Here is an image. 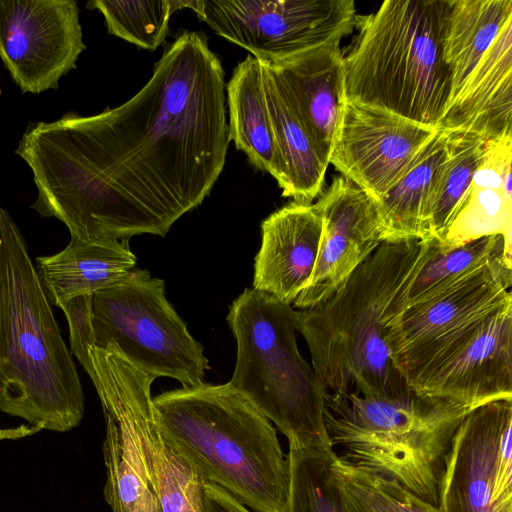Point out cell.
I'll list each match as a JSON object with an SVG mask.
<instances>
[{"label":"cell","mask_w":512,"mask_h":512,"mask_svg":"<svg viewBox=\"0 0 512 512\" xmlns=\"http://www.w3.org/2000/svg\"><path fill=\"white\" fill-rule=\"evenodd\" d=\"M511 162L512 136L485 141L481 162L441 243L493 235L512 241Z\"/></svg>","instance_id":"ffe728a7"},{"label":"cell","mask_w":512,"mask_h":512,"mask_svg":"<svg viewBox=\"0 0 512 512\" xmlns=\"http://www.w3.org/2000/svg\"><path fill=\"white\" fill-rule=\"evenodd\" d=\"M185 8L262 64L340 42L358 17L353 0H185Z\"/></svg>","instance_id":"9c48e42d"},{"label":"cell","mask_w":512,"mask_h":512,"mask_svg":"<svg viewBox=\"0 0 512 512\" xmlns=\"http://www.w3.org/2000/svg\"><path fill=\"white\" fill-rule=\"evenodd\" d=\"M335 482L344 512H439L397 481L333 458Z\"/></svg>","instance_id":"f1b7e54d"},{"label":"cell","mask_w":512,"mask_h":512,"mask_svg":"<svg viewBox=\"0 0 512 512\" xmlns=\"http://www.w3.org/2000/svg\"><path fill=\"white\" fill-rule=\"evenodd\" d=\"M512 264L494 259L407 305L391 326L392 361L415 347L440 339L512 300Z\"/></svg>","instance_id":"9a60e30c"},{"label":"cell","mask_w":512,"mask_h":512,"mask_svg":"<svg viewBox=\"0 0 512 512\" xmlns=\"http://www.w3.org/2000/svg\"><path fill=\"white\" fill-rule=\"evenodd\" d=\"M315 205L322 238L312 276L293 303L299 309L325 300L384 241L374 200L344 176L335 177Z\"/></svg>","instance_id":"5bb4252c"},{"label":"cell","mask_w":512,"mask_h":512,"mask_svg":"<svg viewBox=\"0 0 512 512\" xmlns=\"http://www.w3.org/2000/svg\"><path fill=\"white\" fill-rule=\"evenodd\" d=\"M509 19L512 0H450L442 43L451 75L450 101Z\"/></svg>","instance_id":"d4e9b609"},{"label":"cell","mask_w":512,"mask_h":512,"mask_svg":"<svg viewBox=\"0 0 512 512\" xmlns=\"http://www.w3.org/2000/svg\"><path fill=\"white\" fill-rule=\"evenodd\" d=\"M470 410L411 389L387 396L350 393L325 400L324 421L341 460L395 480L437 507L452 439Z\"/></svg>","instance_id":"8992f818"},{"label":"cell","mask_w":512,"mask_h":512,"mask_svg":"<svg viewBox=\"0 0 512 512\" xmlns=\"http://www.w3.org/2000/svg\"><path fill=\"white\" fill-rule=\"evenodd\" d=\"M224 71L201 31H179L148 82L115 108L29 125L15 153L33 174L32 209L83 242L164 237L197 208L229 147Z\"/></svg>","instance_id":"6da1fadb"},{"label":"cell","mask_w":512,"mask_h":512,"mask_svg":"<svg viewBox=\"0 0 512 512\" xmlns=\"http://www.w3.org/2000/svg\"><path fill=\"white\" fill-rule=\"evenodd\" d=\"M95 346L112 345L128 362L155 377L192 387L204 383L211 367L204 348L166 298L165 283L147 270L133 269L91 301Z\"/></svg>","instance_id":"ba28073f"},{"label":"cell","mask_w":512,"mask_h":512,"mask_svg":"<svg viewBox=\"0 0 512 512\" xmlns=\"http://www.w3.org/2000/svg\"><path fill=\"white\" fill-rule=\"evenodd\" d=\"M253 289L291 305L307 286L320 248L323 222L315 203L292 201L262 223Z\"/></svg>","instance_id":"e0dca14e"},{"label":"cell","mask_w":512,"mask_h":512,"mask_svg":"<svg viewBox=\"0 0 512 512\" xmlns=\"http://www.w3.org/2000/svg\"><path fill=\"white\" fill-rule=\"evenodd\" d=\"M101 390L127 417L155 485L161 512H203V482L194 468L164 440L157 425L148 375L118 351L102 353L95 363Z\"/></svg>","instance_id":"4fadbf2b"},{"label":"cell","mask_w":512,"mask_h":512,"mask_svg":"<svg viewBox=\"0 0 512 512\" xmlns=\"http://www.w3.org/2000/svg\"><path fill=\"white\" fill-rule=\"evenodd\" d=\"M449 131L439 128L411 168L375 202L384 241L430 240L425 207L430 187L447 148Z\"/></svg>","instance_id":"484cf974"},{"label":"cell","mask_w":512,"mask_h":512,"mask_svg":"<svg viewBox=\"0 0 512 512\" xmlns=\"http://www.w3.org/2000/svg\"><path fill=\"white\" fill-rule=\"evenodd\" d=\"M264 65L270 67L281 80L322 161L328 166L345 101L340 42Z\"/></svg>","instance_id":"ac0fdd59"},{"label":"cell","mask_w":512,"mask_h":512,"mask_svg":"<svg viewBox=\"0 0 512 512\" xmlns=\"http://www.w3.org/2000/svg\"><path fill=\"white\" fill-rule=\"evenodd\" d=\"M411 390L469 409L512 399V300L491 312L468 342Z\"/></svg>","instance_id":"2e32d148"},{"label":"cell","mask_w":512,"mask_h":512,"mask_svg":"<svg viewBox=\"0 0 512 512\" xmlns=\"http://www.w3.org/2000/svg\"><path fill=\"white\" fill-rule=\"evenodd\" d=\"M334 450L289 448L285 512H344L333 471Z\"/></svg>","instance_id":"f546056e"},{"label":"cell","mask_w":512,"mask_h":512,"mask_svg":"<svg viewBox=\"0 0 512 512\" xmlns=\"http://www.w3.org/2000/svg\"><path fill=\"white\" fill-rule=\"evenodd\" d=\"M44 428L41 425H20L14 428H0V441L1 440H17L27 436L34 435Z\"/></svg>","instance_id":"836d02e7"},{"label":"cell","mask_w":512,"mask_h":512,"mask_svg":"<svg viewBox=\"0 0 512 512\" xmlns=\"http://www.w3.org/2000/svg\"><path fill=\"white\" fill-rule=\"evenodd\" d=\"M511 254L512 241L502 235L486 236L457 245L434 240L428 259L409 288L407 305L494 259L504 256L511 259Z\"/></svg>","instance_id":"83f0119b"},{"label":"cell","mask_w":512,"mask_h":512,"mask_svg":"<svg viewBox=\"0 0 512 512\" xmlns=\"http://www.w3.org/2000/svg\"><path fill=\"white\" fill-rule=\"evenodd\" d=\"M86 49L74 0H0V59L22 92L57 89Z\"/></svg>","instance_id":"8fae6325"},{"label":"cell","mask_w":512,"mask_h":512,"mask_svg":"<svg viewBox=\"0 0 512 512\" xmlns=\"http://www.w3.org/2000/svg\"><path fill=\"white\" fill-rule=\"evenodd\" d=\"M260 65L273 135L288 183L282 196L296 202L312 203L323 191L328 166L322 161L277 74L270 67Z\"/></svg>","instance_id":"7402d4cb"},{"label":"cell","mask_w":512,"mask_h":512,"mask_svg":"<svg viewBox=\"0 0 512 512\" xmlns=\"http://www.w3.org/2000/svg\"><path fill=\"white\" fill-rule=\"evenodd\" d=\"M437 130L344 101L329 164L377 201L411 168Z\"/></svg>","instance_id":"7c38bea8"},{"label":"cell","mask_w":512,"mask_h":512,"mask_svg":"<svg viewBox=\"0 0 512 512\" xmlns=\"http://www.w3.org/2000/svg\"><path fill=\"white\" fill-rule=\"evenodd\" d=\"M226 320L237 343L228 384L276 425L289 448L333 450L323 392L297 346L296 310L247 288L230 305Z\"/></svg>","instance_id":"52a82bcc"},{"label":"cell","mask_w":512,"mask_h":512,"mask_svg":"<svg viewBox=\"0 0 512 512\" xmlns=\"http://www.w3.org/2000/svg\"><path fill=\"white\" fill-rule=\"evenodd\" d=\"M512 399L471 409L447 454L439 512H512Z\"/></svg>","instance_id":"30bf717a"},{"label":"cell","mask_w":512,"mask_h":512,"mask_svg":"<svg viewBox=\"0 0 512 512\" xmlns=\"http://www.w3.org/2000/svg\"><path fill=\"white\" fill-rule=\"evenodd\" d=\"M106 422L104 498L112 512H161L158 494L133 429L114 403L101 401Z\"/></svg>","instance_id":"cb8c5ba5"},{"label":"cell","mask_w":512,"mask_h":512,"mask_svg":"<svg viewBox=\"0 0 512 512\" xmlns=\"http://www.w3.org/2000/svg\"><path fill=\"white\" fill-rule=\"evenodd\" d=\"M86 7L103 15L109 34L154 51L165 42L171 16L185 8V0H93Z\"/></svg>","instance_id":"4dcf8cb0"},{"label":"cell","mask_w":512,"mask_h":512,"mask_svg":"<svg viewBox=\"0 0 512 512\" xmlns=\"http://www.w3.org/2000/svg\"><path fill=\"white\" fill-rule=\"evenodd\" d=\"M129 241L83 242L70 238L56 254L36 258V270L51 305L93 295L123 280L136 265Z\"/></svg>","instance_id":"44dd1931"},{"label":"cell","mask_w":512,"mask_h":512,"mask_svg":"<svg viewBox=\"0 0 512 512\" xmlns=\"http://www.w3.org/2000/svg\"><path fill=\"white\" fill-rule=\"evenodd\" d=\"M229 139L256 169L269 173L284 193L287 178L279 156L263 89L261 65L248 55L226 85Z\"/></svg>","instance_id":"603a6c76"},{"label":"cell","mask_w":512,"mask_h":512,"mask_svg":"<svg viewBox=\"0 0 512 512\" xmlns=\"http://www.w3.org/2000/svg\"><path fill=\"white\" fill-rule=\"evenodd\" d=\"M450 0H386L358 16L343 55L344 99L439 129L451 98L443 59Z\"/></svg>","instance_id":"5b68a950"},{"label":"cell","mask_w":512,"mask_h":512,"mask_svg":"<svg viewBox=\"0 0 512 512\" xmlns=\"http://www.w3.org/2000/svg\"><path fill=\"white\" fill-rule=\"evenodd\" d=\"M203 512H254L220 486L203 482Z\"/></svg>","instance_id":"d6a6232c"},{"label":"cell","mask_w":512,"mask_h":512,"mask_svg":"<svg viewBox=\"0 0 512 512\" xmlns=\"http://www.w3.org/2000/svg\"><path fill=\"white\" fill-rule=\"evenodd\" d=\"M440 128L483 141L512 136V19L450 101Z\"/></svg>","instance_id":"d6986e66"},{"label":"cell","mask_w":512,"mask_h":512,"mask_svg":"<svg viewBox=\"0 0 512 512\" xmlns=\"http://www.w3.org/2000/svg\"><path fill=\"white\" fill-rule=\"evenodd\" d=\"M165 442L202 481L254 512H285L289 464L271 422L228 383H202L153 397Z\"/></svg>","instance_id":"277c9868"},{"label":"cell","mask_w":512,"mask_h":512,"mask_svg":"<svg viewBox=\"0 0 512 512\" xmlns=\"http://www.w3.org/2000/svg\"><path fill=\"white\" fill-rule=\"evenodd\" d=\"M92 295H79L66 300L58 307L63 311L69 329L70 352L80 362L91 381L96 373L90 350L95 346V332L92 323Z\"/></svg>","instance_id":"1f68e13d"},{"label":"cell","mask_w":512,"mask_h":512,"mask_svg":"<svg viewBox=\"0 0 512 512\" xmlns=\"http://www.w3.org/2000/svg\"><path fill=\"white\" fill-rule=\"evenodd\" d=\"M433 244L434 239L383 241L330 296L296 311L297 331L325 400L410 389L392 361L388 336Z\"/></svg>","instance_id":"7a4b0ae2"},{"label":"cell","mask_w":512,"mask_h":512,"mask_svg":"<svg viewBox=\"0 0 512 512\" xmlns=\"http://www.w3.org/2000/svg\"><path fill=\"white\" fill-rule=\"evenodd\" d=\"M484 143L471 133L449 131L446 154L434 175L425 207L429 239L444 241L481 162Z\"/></svg>","instance_id":"4316f807"},{"label":"cell","mask_w":512,"mask_h":512,"mask_svg":"<svg viewBox=\"0 0 512 512\" xmlns=\"http://www.w3.org/2000/svg\"><path fill=\"white\" fill-rule=\"evenodd\" d=\"M0 410L29 425L67 432L84 415L81 381L32 263L0 207Z\"/></svg>","instance_id":"3957f363"}]
</instances>
